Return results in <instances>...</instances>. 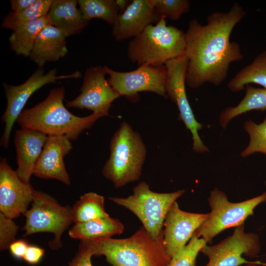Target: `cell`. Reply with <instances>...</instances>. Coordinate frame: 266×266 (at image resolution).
Returning <instances> with one entry per match:
<instances>
[{
	"label": "cell",
	"instance_id": "1",
	"mask_svg": "<svg viewBox=\"0 0 266 266\" xmlns=\"http://www.w3.org/2000/svg\"><path fill=\"white\" fill-rule=\"evenodd\" d=\"M243 8L234 3L226 12H215L202 25L191 20L185 32V55L188 59L186 81L197 89L209 83L221 85L233 62L243 58L240 45L230 40L234 27L246 15Z\"/></svg>",
	"mask_w": 266,
	"mask_h": 266
},
{
	"label": "cell",
	"instance_id": "2",
	"mask_svg": "<svg viewBox=\"0 0 266 266\" xmlns=\"http://www.w3.org/2000/svg\"><path fill=\"white\" fill-rule=\"evenodd\" d=\"M63 87L51 90L46 98L33 107L23 110L16 120L23 129L50 135H65L71 141L77 139L101 117L95 113L84 117L72 114L65 106Z\"/></svg>",
	"mask_w": 266,
	"mask_h": 266
},
{
	"label": "cell",
	"instance_id": "3",
	"mask_svg": "<svg viewBox=\"0 0 266 266\" xmlns=\"http://www.w3.org/2000/svg\"><path fill=\"white\" fill-rule=\"evenodd\" d=\"M86 240L94 256H104L112 266H168L171 259L163 244V235L155 239L143 226L127 238Z\"/></svg>",
	"mask_w": 266,
	"mask_h": 266
},
{
	"label": "cell",
	"instance_id": "4",
	"mask_svg": "<svg viewBox=\"0 0 266 266\" xmlns=\"http://www.w3.org/2000/svg\"><path fill=\"white\" fill-rule=\"evenodd\" d=\"M185 33L167 25L161 17L155 25L148 26L128 44L127 55L138 65H165L166 62L185 54Z\"/></svg>",
	"mask_w": 266,
	"mask_h": 266
},
{
	"label": "cell",
	"instance_id": "5",
	"mask_svg": "<svg viewBox=\"0 0 266 266\" xmlns=\"http://www.w3.org/2000/svg\"><path fill=\"white\" fill-rule=\"evenodd\" d=\"M110 150V156L102 169L104 177L116 188L139 179L146 155L139 133L123 122L111 139Z\"/></svg>",
	"mask_w": 266,
	"mask_h": 266
},
{
	"label": "cell",
	"instance_id": "6",
	"mask_svg": "<svg viewBox=\"0 0 266 266\" xmlns=\"http://www.w3.org/2000/svg\"><path fill=\"white\" fill-rule=\"evenodd\" d=\"M133 192L132 195L126 198L109 199L133 213L151 237L159 238L163 235V224L168 211L185 190L157 193L151 191L146 183L141 182L133 188Z\"/></svg>",
	"mask_w": 266,
	"mask_h": 266
},
{
	"label": "cell",
	"instance_id": "7",
	"mask_svg": "<svg viewBox=\"0 0 266 266\" xmlns=\"http://www.w3.org/2000/svg\"><path fill=\"white\" fill-rule=\"evenodd\" d=\"M30 209L23 214L25 224L24 236L38 233H50L54 238L49 242L52 250L62 246V236L72 222L71 207L63 206L48 194L34 189Z\"/></svg>",
	"mask_w": 266,
	"mask_h": 266
},
{
	"label": "cell",
	"instance_id": "8",
	"mask_svg": "<svg viewBox=\"0 0 266 266\" xmlns=\"http://www.w3.org/2000/svg\"><path fill=\"white\" fill-rule=\"evenodd\" d=\"M208 201L211 211L194 233L207 243L223 231L244 225L246 219L253 215L256 207L266 201V192L253 198L234 203L228 200L225 193L215 188L211 191Z\"/></svg>",
	"mask_w": 266,
	"mask_h": 266
},
{
	"label": "cell",
	"instance_id": "9",
	"mask_svg": "<svg viewBox=\"0 0 266 266\" xmlns=\"http://www.w3.org/2000/svg\"><path fill=\"white\" fill-rule=\"evenodd\" d=\"M81 75L79 71L67 75H57L55 68L45 73L43 69L39 67L21 84H3L7 105L1 117V122L4 124V130L0 140L1 146L5 149L8 147L13 126L24 110L27 101L35 92L58 80L78 78Z\"/></svg>",
	"mask_w": 266,
	"mask_h": 266
},
{
	"label": "cell",
	"instance_id": "10",
	"mask_svg": "<svg viewBox=\"0 0 266 266\" xmlns=\"http://www.w3.org/2000/svg\"><path fill=\"white\" fill-rule=\"evenodd\" d=\"M165 66L167 72L166 94L175 104L179 112V118L191 134L193 150L196 153L209 152L199 134L203 125L197 121L190 106L186 92L185 83L188 59L185 54L170 60Z\"/></svg>",
	"mask_w": 266,
	"mask_h": 266
},
{
	"label": "cell",
	"instance_id": "11",
	"mask_svg": "<svg viewBox=\"0 0 266 266\" xmlns=\"http://www.w3.org/2000/svg\"><path fill=\"white\" fill-rule=\"evenodd\" d=\"M107 79L120 96L136 100L140 92L147 91L166 97L167 72L165 65H141L127 72L113 70L105 66Z\"/></svg>",
	"mask_w": 266,
	"mask_h": 266
},
{
	"label": "cell",
	"instance_id": "12",
	"mask_svg": "<svg viewBox=\"0 0 266 266\" xmlns=\"http://www.w3.org/2000/svg\"><path fill=\"white\" fill-rule=\"evenodd\" d=\"M260 250L259 239L254 233H246L244 225L236 227L233 233L217 244L204 246L200 252L208 258L205 266H240L254 262L243 256L253 258Z\"/></svg>",
	"mask_w": 266,
	"mask_h": 266
},
{
	"label": "cell",
	"instance_id": "13",
	"mask_svg": "<svg viewBox=\"0 0 266 266\" xmlns=\"http://www.w3.org/2000/svg\"><path fill=\"white\" fill-rule=\"evenodd\" d=\"M106 74L105 66L87 68L80 94L66 101V107L91 110L101 117L108 116L112 103L120 96L105 79Z\"/></svg>",
	"mask_w": 266,
	"mask_h": 266
},
{
	"label": "cell",
	"instance_id": "14",
	"mask_svg": "<svg viewBox=\"0 0 266 266\" xmlns=\"http://www.w3.org/2000/svg\"><path fill=\"white\" fill-rule=\"evenodd\" d=\"M208 216L183 211L176 201L173 203L166 216L163 232V244L171 259L186 245Z\"/></svg>",
	"mask_w": 266,
	"mask_h": 266
},
{
	"label": "cell",
	"instance_id": "15",
	"mask_svg": "<svg viewBox=\"0 0 266 266\" xmlns=\"http://www.w3.org/2000/svg\"><path fill=\"white\" fill-rule=\"evenodd\" d=\"M34 189L22 181L2 158L0 163V213L11 219L18 217L32 202Z\"/></svg>",
	"mask_w": 266,
	"mask_h": 266
},
{
	"label": "cell",
	"instance_id": "16",
	"mask_svg": "<svg viewBox=\"0 0 266 266\" xmlns=\"http://www.w3.org/2000/svg\"><path fill=\"white\" fill-rule=\"evenodd\" d=\"M72 149L71 140L66 136H48L33 175L42 179H55L69 185L70 180L64 158Z\"/></svg>",
	"mask_w": 266,
	"mask_h": 266
},
{
	"label": "cell",
	"instance_id": "17",
	"mask_svg": "<svg viewBox=\"0 0 266 266\" xmlns=\"http://www.w3.org/2000/svg\"><path fill=\"white\" fill-rule=\"evenodd\" d=\"M160 19L150 0H133L119 14L112 26V35L117 41L133 38Z\"/></svg>",
	"mask_w": 266,
	"mask_h": 266
},
{
	"label": "cell",
	"instance_id": "18",
	"mask_svg": "<svg viewBox=\"0 0 266 266\" xmlns=\"http://www.w3.org/2000/svg\"><path fill=\"white\" fill-rule=\"evenodd\" d=\"M47 137L46 134L35 130L21 128L16 131L14 138L17 163L16 171L24 182L30 183Z\"/></svg>",
	"mask_w": 266,
	"mask_h": 266
},
{
	"label": "cell",
	"instance_id": "19",
	"mask_svg": "<svg viewBox=\"0 0 266 266\" xmlns=\"http://www.w3.org/2000/svg\"><path fill=\"white\" fill-rule=\"evenodd\" d=\"M66 36L59 29L49 25L43 28L37 37L30 59L39 67L47 62H54L68 52Z\"/></svg>",
	"mask_w": 266,
	"mask_h": 266
},
{
	"label": "cell",
	"instance_id": "20",
	"mask_svg": "<svg viewBox=\"0 0 266 266\" xmlns=\"http://www.w3.org/2000/svg\"><path fill=\"white\" fill-rule=\"evenodd\" d=\"M75 0H53L48 15L51 24L66 37L80 33L89 24Z\"/></svg>",
	"mask_w": 266,
	"mask_h": 266
},
{
	"label": "cell",
	"instance_id": "21",
	"mask_svg": "<svg viewBox=\"0 0 266 266\" xmlns=\"http://www.w3.org/2000/svg\"><path fill=\"white\" fill-rule=\"evenodd\" d=\"M124 229V226L118 219L109 216L75 224L69 230L68 235L80 241L93 240L121 234Z\"/></svg>",
	"mask_w": 266,
	"mask_h": 266
},
{
	"label": "cell",
	"instance_id": "22",
	"mask_svg": "<svg viewBox=\"0 0 266 266\" xmlns=\"http://www.w3.org/2000/svg\"><path fill=\"white\" fill-rule=\"evenodd\" d=\"M49 25L51 24L47 14L20 26L9 36L10 49L17 55L29 57L39 33Z\"/></svg>",
	"mask_w": 266,
	"mask_h": 266
},
{
	"label": "cell",
	"instance_id": "23",
	"mask_svg": "<svg viewBox=\"0 0 266 266\" xmlns=\"http://www.w3.org/2000/svg\"><path fill=\"white\" fill-rule=\"evenodd\" d=\"M245 89V95L240 102L235 106L226 108L221 113L219 123L223 129L240 115L252 110H266V88H255L248 84Z\"/></svg>",
	"mask_w": 266,
	"mask_h": 266
},
{
	"label": "cell",
	"instance_id": "24",
	"mask_svg": "<svg viewBox=\"0 0 266 266\" xmlns=\"http://www.w3.org/2000/svg\"><path fill=\"white\" fill-rule=\"evenodd\" d=\"M250 83L266 88V50L258 54L251 64L240 70L227 86L232 92H239Z\"/></svg>",
	"mask_w": 266,
	"mask_h": 266
},
{
	"label": "cell",
	"instance_id": "25",
	"mask_svg": "<svg viewBox=\"0 0 266 266\" xmlns=\"http://www.w3.org/2000/svg\"><path fill=\"white\" fill-rule=\"evenodd\" d=\"M108 216L104 197L95 192L82 195L71 208V217L75 224Z\"/></svg>",
	"mask_w": 266,
	"mask_h": 266
},
{
	"label": "cell",
	"instance_id": "26",
	"mask_svg": "<svg viewBox=\"0 0 266 266\" xmlns=\"http://www.w3.org/2000/svg\"><path fill=\"white\" fill-rule=\"evenodd\" d=\"M79 8L85 19H100L113 26L120 14L115 0H78Z\"/></svg>",
	"mask_w": 266,
	"mask_h": 266
},
{
	"label": "cell",
	"instance_id": "27",
	"mask_svg": "<svg viewBox=\"0 0 266 266\" xmlns=\"http://www.w3.org/2000/svg\"><path fill=\"white\" fill-rule=\"evenodd\" d=\"M53 0H36L29 8L19 12L11 11L3 19L2 28L13 31L20 26L47 15Z\"/></svg>",
	"mask_w": 266,
	"mask_h": 266
},
{
	"label": "cell",
	"instance_id": "28",
	"mask_svg": "<svg viewBox=\"0 0 266 266\" xmlns=\"http://www.w3.org/2000/svg\"><path fill=\"white\" fill-rule=\"evenodd\" d=\"M243 128L250 139L248 145L241 153V157L246 158L255 153L266 155V115L260 124L251 120H246Z\"/></svg>",
	"mask_w": 266,
	"mask_h": 266
},
{
	"label": "cell",
	"instance_id": "29",
	"mask_svg": "<svg viewBox=\"0 0 266 266\" xmlns=\"http://www.w3.org/2000/svg\"><path fill=\"white\" fill-rule=\"evenodd\" d=\"M207 242L193 234L188 244L171 259L168 266H196L198 255Z\"/></svg>",
	"mask_w": 266,
	"mask_h": 266
},
{
	"label": "cell",
	"instance_id": "30",
	"mask_svg": "<svg viewBox=\"0 0 266 266\" xmlns=\"http://www.w3.org/2000/svg\"><path fill=\"white\" fill-rule=\"evenodd\" d=\"M158 15L161 18L177 20L190 10L188 0H150Z\"/></svg>",
	"mask_w": 266,
	"mask_h": 266
},
{
	"label": "cell",
	"instance_id": "31",
	"mask_svg": "<svg viewBox=\"0 0 266 266\" xmlns=\"http://www.w3.org/2000/svg\"><path fill=\"white\" fill-rule=\"evenodd\" d=\"M19 227L12 219L0 213V249H9L10 245L16 241Z\"/></svg>",
	"mask_w": 266,
	"mask_h": 266
},
{
	"label": "cell",
	"instance_id": "32",
	"mask_svg": "<svg viewBox=\"0 0 266 266\" xmlns=\"http://www.w3.org/2000/svg\"><path fill=\"white\" fill-rule=\"evenodd\" d=\"M94 254L87 240L80 241L78 249L68 266H93L91 259Z\"/></svg>",
	"mask_w": 266,
	"mask_h": 266
},
{
	"label": "cell",
	"instance_id": "33",
	"mask_svg": "<svg viewBox=\"0 0 266 266\" xmlns=\"http://www.w3.org/2000/svg\"><path fill=\"white\" fill-rule=\"evenodd\" d=\"M45 253V250L39 247L29 245L23 260L30 265L38 264L41 260Z\"/></svg>",
	"mask_w": 266,
	"mask_h": 266
},
{
	"label": "cell",
	"instance_id": "34",
	"mask_svg": "<svg viewBox=\"0 0 266 266\" xmlns=\"http://www.w3.org/2000/svg\"><path fill=\"white\" fill-rule=\"evenodd\" d=\"M30 245L24 240L20 239L13 242L9 246L11 254L17 259H23Z\"/></svg>",
	"mask_w": 266,
	"mask_h": 266
},
{
	"label": "cell",
	"instance_id": "35",
	"mask_svg": "<svg viewBox=\"0 0 266 266\" xmlns=\"http://www.w3.org/2000/svg\"><path fill=\"white\" fill-rule=\"evenodd\" d=\"M36 0H11L10 4L12 11L19 12L32 6Z\"/></svg>",
	"mask_w": 266,
	"mask_h": 266
},
{
	"label": "cell",
	"instance_id": "36",
	"mask_svg": "<svg viewBox=\"0 0 266 266\" xmlns=\"http://www.w3.org/2000/svg\"><path fill=\"white\" fill-rule=\"evenodd\" d=\"M119 11L123 12L131 3L128 0H115Z\"/></svg>",
	"mask_w": 266,
	"mask_h": 266
},
{
	"label": "cell",
	"instance_id": "37",
	"mask_svg": "<svg viewBox=\"0 0 266 266\" xmlns=\"http://www.w3.org/2000/svg\"><path fill=\"white\" fill-rule=\"evenodd\" d=\"M257 265H266V264L261 263V262H254L252 263L247 264L244 266H258Z\"/></svg>",
	"mask_w": 266,
	"mask_h": 266
},
{
	"label": "cell",
	"instance_id": "38",
	"mask_svg": "<svg viewBox=\"0 0 266 266\" xmlns=\"http://www.w3.org/2000/svg\"><path fill=\"white\" fill-rule=\"evenodd\" d=\"M265 184L266 185V180L265 181Z\"/></svg>",
	"mask_w": 266,
	"mask_h": 266
}]
</instances>
